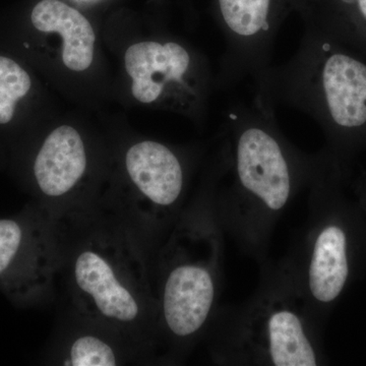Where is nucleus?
<instances>
[{"label": "nucleus", "mask_w": 366, "mask_h": 366, "mask_svg": "<svg viewBox=\"0 0 366 366\" xmlns=\"http://www.w3.org/2000/svg\"><path fill=\"white\" fill-rule=\"evenodd\" d=\"M324 159V151L308 155L286 139L274 103L261 92L229 106L211 165L212 199L224 233L243 254L259 264L268 259L274 226Z\"/></svg>", "instance_id": "f257e3e1"}, {"label": "nucleus", "mask_w": 366, "mask_h": 366, "mask_svg": "<svg viewBox=\"0 0 366 366\" xmlns=\"http://www.w3.org/2000/svg\"><path fill=\"white\" fill-rule=\"evenodd\" d=\"M52 216L69 307L122 332L161 365L151 257L139 236L100 197Z\"/></svg>", "instance_id": "f03ea898"}, {"label": "nucleus", "mask_w": 366, "mask_h": 366, "mask_svg": "<svg viewBox=\"0 0 366 366\" xmlns=\"http://www.w3.org/2000/svg\"><path fill=\"white\" fill-rule=\"evenodd\" d=\"M224 236L209 168L203 187L151 259L161 365H178L203 341L222 290Z\"/></svg>", "instance_id": "7ed1b4c3"}, {"label": "nucleus", "mask_w": 366, "mask_h": 366, "mask_svg": "<svg viewBox=\"0 0 366 366\" xmlns=\"http://www.w3.org/2000/svg\"><path fill=\"white\" fill-rule=\"evenodd\" d=\"M254 92L315 120L330 155L349 166L366 149V55L307 26L295 54L271 66Z\"/></svg>", "instance_id": "20e7f679"}, {"label": "nucleus", "mask_w": 366, "mask_h": 366, "mask_svg": "<svg viewBox=\"0 0 366 366\" xmlns=\"http://www.w3.org/2000/svg\"><path fill=\"white\" fill-rule=\"evenodd\" d=\"M322 327L282 259H267L254 295L239 305H219L203 341L219 365H324Z\"/></svg>", "instance_id": "39448f33"}, {"label": "nucleus", "mask_w": 366, "mask_h": 366, "mask_svg": "<svg viewBox=\"0 0 366 366\" xmlns=\"http://www.w3.org/2000/svg\"><path fill=\"white\" fill-rule=\"evenodd\" d=\"M322 151L324 162L308 187L307 223L282 262L310 314L324 327L366 264V220L345 192L349 166Z\"/></svg>", "instance_id": "423d86ee"}, {"label": "nucleus", "mask_w": 366, "mask_h": 366, "mask_svg": "<svg viewBox=\"0 0 366 366\" xmlns=\"http://www.w3.org/2000/svg\"><path fill=\"white\" fill-rule=\"evenodd\" d=\"M124 167L127 189L98 197L124 219L152 259L189 203V163L172 147L144 139L127 149Z\"/></svg>", "instance_id": "0eeeda50"}, {"label": "nucleus", "mask_w": 366, "mask_h": 366, "mask_svg": "<svg viewBox=\"0 0 366 366\" xmlns=\"http://www.w3.org/2000/svg\"><path fill=\"white\" fill-rule=\"evenodd\" d=\"M53 216L37 203L0 218V292L21 308L50 302L59 286Z\"/></svg>", "instance_id": "6e6552de"}, {"label": "nucleus", "mask_w": 366, "mask_h": 366, "mask_svg": "<svg viewBox=\"0 0 366 366\" xmlns=\"http://www.w3.org/2000/svg\"><path fill=\"white\" fill-rule=\"evenodd\" d=\"M132 93L143 104L169 102L197 112L208 86L206 69L196 54L174 40L136 43L124 55Z\"/></svg>", "instance_id": "1a4fd4ad"}, {"label": "nucleus", "mask_w": 366, "mask_h": 366, "mask_svg": "<svg viewBox=\"0 0 366 366\" xmlns=\"http://www.w3.org/2000/svg\"><path fill=\"white\" fill-rule=\"evenodd\" d=\"M90 155L81 132L60 125L43 139L31 164L36 203L56 214L93 201L84 189Z\"/></svg>", "instance_id": "9d476101"}, {"label": "nucleus", "mask_w": 366, "mask_h": 366, "mask_svg": "<svg viewBox=\"0 0 366 366\" xmlns=\"http://www.w3.org/2000/svg\"><path fill=\"white\" fill-rule=\"evenodd\" d=\"M44 354L47 365L118 366L155 365L137 342L113 327L67 307Z\"/></svg>", "instance_id": "9b49d317"}, {"label": "nucleus", "mask_w": 366, "mask_h": 366, "mask_svg": "<svg viewBox=\"0 0 366 366\" xmlns=\"http://www.w3.org/2000/svg\"><path fill=\"white\" fill-rule=\"evenodd\" d=\"M31 21L40 32L59 34L67 69L84 71L91 66L96 35L90 21L79 11L59 0H42L34 7Z\"/></svg>", "instance_id": "f8f14e48"}, {"label": "nucleus", "mask_w": 366, "mask_h": 366, "mask_svg": "<svg viewBox=\"0 0 366 366\" xmlns=\"http://www.w3.org/2000/svg\"><path fill=\"white\" fill-rule=\"evenodd\" d=\"M331 7L308 16L307 25L366 55V0H335Z\"/></svg>", "instance_id": "ddd939ff"}, {"label": "nucleus", "mask_w": 366, "mask_h": 366, "mask_svg": "<svg viewBox=\"0 0 366 366\" xmlns=\"http://www.w3.org/2000/svg\"><path fill=\"white\" fill-rule=\"evenodd\" d=\"M32 86L28 72L14 59L0 55V124L13 120L16 103Z\"/></svg>", "instance_id": "4468645a"}, {"label": "nucleus", "mask_w": 366, "mask_h": 366, "mask_svg": "<svg viewBox=\"0 0 366 366\" xmlns=\"http://www.w3.org/2000/svg\"><path fill=\"white\" fill-rule=\"evenodd\" d=\"M354 199L360 207L361 213L363 214L366 220V175L358 180L353 187Z\"/></svg>", "instance_id": "2eb2a0df"}]
</instances>
